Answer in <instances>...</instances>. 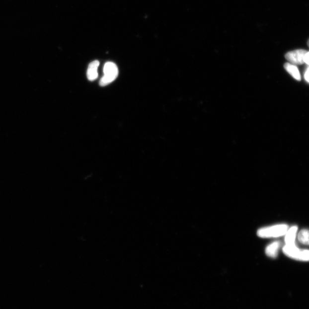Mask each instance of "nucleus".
Returning a JSON list of instances; mask_svg holds the SVG:
<instances>
[{"mask_svg": "<svg viewBox=\"0 0 309 309\" xmlns=\"http://www.w3.org/2000/svg\"><path fill=\"white\" fill-rule=\"evenodd\" d=\"M288 229L289 226L287 225H277L259 229L257 234L258 236L263 238H277L285 235Z\"/></svg>", "mask_w": 309, "mask_h": 309, "instance_id": "1", "label": "nucleus"}, {"mask_svg": "<svg viewBox=\"0 0 309 309\" xmlns=\"http://www.w3.org/2000/svg\"><path fill=\"white\" fill-rule=\"evenodd\" d=\"M103 73L104 76L100 81L101 86H106L114 81L118 76L119 70L115 63L107 62L104 65Z\"/></svg>", "mask_w": 309, "mask_h": 309, "instance_id": "2", "label": "nucleus"}, {"mask_svg": "<svg viewBox=\"0 0 309 309\" xmlns=\"http://www.w3.org/2000/svg\"><path fill=\"white\" fill-rule=\"evenodd\" d=\"M283 251L290 258L301 261H309V251L300 250L295 243L286 244L283 247Z\"/></svg>", "mask_w": 309, "mask_h": 309, "instance_id": "3", "label": "nucleus"}, {"mask_svg": "<svg viewBox=\"0 0 309 309\" xmlns=\"http://www.w3.org/2000/svg\"><path fill=\"white\" fill-rule=\"evenodd\" d=\"M308 51L298 50L287 53L285 55L286 60L292 65H301L304 63V56Z\"/></svg>", "mask_w": 309, "mask_h": 309, "instance_id": "4", "label": "nucleus"}, {"mask_svg": "<svg viewBox=\"0 0 309 309\" xmlns=\"http://www.w3.org/2000/svg\"><path fill=\"white\" fill-rule=\"evenodd\" d=\"M100 63L97 60L90 63L89 65L87 73V78L89 81H94L98 77L97 69L99 67Z\"/></svg>", "mask_w": 309, "mask_h": 309, "instance_id": "5", "label": "nucleus"}, {"mask_svg": "<svg viewBox=\"0 0 309 309\" xmlns=\"http://www.w3.org/2000/svg\"><path fill=\"white\" fill-rule=\"evenodd\" d=\"M280 247L281 243L279 241L271 243L266 248L265 252L266 255L268 257L273 258L277 257Z\"/></svg>", "mask_w": 309, "mask_h": 309, "instance_id": "6", "label": "nucleus"}, {"mask_svg": "<svg viewBox=\"0 0 309 309\" xmlns=\"http://www.w3.org/2000/svg\"><path fill=\"white\" fill-rule=\"evenodd\" d=\"M285 69L288 73L298 81L301 80V77L300 71L298 68L290 63H285L284 65Z\"/></svg>", "mask_w": 309, "mask_h": 309, "instance_id": "7", "label": "nucleus"}, {"mask_svg": "<svg viewBox=\"0 0 309 309\" xmlns=\"http://www.w3.org/2000/svg\"><path fill=\"white\" fill-rule=\"evenodd\" d=\"M297 230L298 228L297 226H293V227L288 230V231L285 233V240L286 244L295 243Z\"/></svg>", "mask_w": 309, "mask_h": 309, "instance_id": "8", "label": "nucleus"}, {"mask_svg": "<svg viewBox=\"0 0 309 309\" xmlns=\"http://www.w3.org/2000/svg\"><path fill=\"white\" fill-rule=\"evenodd\" d=\"M298 238L301 243L308 245L309 244V231L307 229L301 231L298 236Z\"/></svg>", "mask_w": 309, "mask_h": 309, "instance_id": "9", "label": "nucleus"}, {"mask_svg": "<svg viewBox=\"0 0 309 309\" xmlns=\"http://www.w3.org/2000/svg\"><path fill=\"white\" fill-rule=\"evenodd\" d=\"M309 68L308 67L306 71L305 72L304 77L305 80L309 82Z\"/></svg>", "mask_w": 309, "mask_h": 309, "instance_id": "10", "label": "nucleus"}, {"mask_svg": "<svg viewBox=\"0 0 309 309\" xmlns=\"http://www.w3.org/2000/svg\"><path fill=\"white\" fill-rule=\"evenodd\" d=\"M309 53L307 52L304 56V63H306L307 65H309Z\"/></svg>", "mask_w": 309, "mask_h": 309, "instance_id": "11", "label": "nucleus"}]
</instances>
